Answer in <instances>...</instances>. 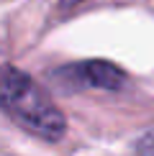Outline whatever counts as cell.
<instances>
[{"label": "cell", "instance_id": "1", "mask_svg": "<svg viewBox=\"0 0 154 156\" xmlns=\"http://www.w3.org/2000/svg\"><path fill=\"white\" fill-rule=\"evenodd\" d=\"M0 110L10 115L23 131L49 144L59 141L67 133L64 113L51 102L46 90L23 69L10 64L0 67Z\"/></svg>", "mask_w": 154, "mask_h": 156}, {"label": "cell", "instance_id": "2", "mask_svg": "<svg viewBox=\"0 0 154 156\" xmlns=\"http://www.w3.org/2000/svg\"><path fill=\"white\" fill-rule=\"evenodd\" d=\"M51 80L57 82V87L67 90V92H80V90H118L126 82V74L116 64L98 59L59 67L51 74Z\"/></svg>", "mask_w": 154, "mask_h": 156}, {"label": "cell", "instance_id": "3", "mask_svg": "<svg viewBox=\"0 0 154 156\" xmlns=\"http://www.w3.org/2000/svg\"><path fill=\"white\" fill-rule=\"evenodd\" d=\"M136 156H154V131L141 136L136 144Z\"/></svg>", "mask_w": 154, "mask_h": 156}, {"label": "cell", "instance_id": "4", "mask_svg": "<svg viewBox=\"0 0 154 156\" xmlns=\"http://www.w3.org/2000/svg\"><path fill=\"white\" fill-rule=\"evenodd\" d=\"M77 3H82V0H62L64 8H69V5H77Z\"/></svg>", "mask_w": 154, "mask_h": 156}]
</instances>
